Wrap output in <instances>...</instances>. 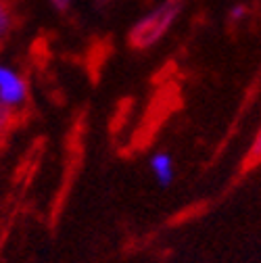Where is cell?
<instances>
[{
	"mask_svg": "<svg viewBox=\"0 0 261 263\" xmlns=\"http://www.w3.org/2000/svg\"><path fill=\"white\" fill-rule=\"evenodd\" d=\"M245 11H247V9H245L243 5H236V7H232V15H230V17H232V19H243V17H245Z\"/></svg>",
	"mask_w": 261,
	"mask_h": 263,
	"instance_id": "ba28073f",
	"label": "cell"
},
{
	"mask_svg": "<svg viewBox=\"0 0 261 263\" xmlns=\"http://www.w3.org/2000/svg\"><path fill=\"white\" fill-rule=\"evenodd\" d=\"M27 98V82L11 67L0 63V103L15 109L21 107Z\"/></svg>",
	"mask_w": 261,
	"mask_h": 263,
	"instance_id": "7a4b0ae2",
	"label": "cell"
},
{
	"mask_svg": "<svg viewBox=\"0 0 261 263\" xmlns=\"http://www.w3.org/2000/svg\"><path fill=\"white\" fill-rule=\"evenodd\" d=\"M11 117H13V109L7 107L5 103H0V136H3V132L9 127Z\"/></svg>",
	"mask_w": 261,
	"mask_h": 263,
	"instance_id": "8992f818",
	"label": "cell"
},
{
	"mask_svg": "<svg viewBox=\"0 0 261 263\" xmlns=\"http://www.w3.org/2000/svg\"><path fill=\"white\" fill-rule=\"evenodd\" d=\"M247 163L249 165H257V163H261V127L257 132V136L253 138V144H251L249 155H247Z\"/></svg>",
	"mask_w": 261,
	"mask_h": 263,
	"instance_id": "5b68a950",
	"label": "cell"
},
{
	"mask_svg": "<svg viewBox=\"0 0 261 263\" xmlns=\"http://www.w3.org/2000/svg\"><path fill=\"white\" fill-rule=\"evenodd\" d=\"M184 7V0H161V3L148 11L142 19H138L132 29H129V44L136 50H148L157 42L163 40V36L170 31V27L176 23Z\"/></svg>",
	"mask_w": 261,
	"mask_h": 263,
	"instance_id": "6da1fadb",
	"label": "cell"
},
{
	"mask_svg": "<svg viewBox=\"0 0 261 263\" xmlns=\"http://www.w3.org/2000/svg\"><path fill=\"white\" fill-rule=\"evenodd\" d=\"M11 13H9V7L5 0H0V42L7 38V34L11 31Z\"/></svg>",
	"mask_w": 261,
	"mask_h": 263,
	"instance_id": "277c9868",
	"label": "cell"
},
{
	"mask_svg": "<svg viewBox=\"0 0 261 263\" xmlns=\"http://www.w3.org/2000/svg\"><path fill=\"white\" fill-rule=\"evenodd\" d=\"M48 3L52 5V9H54V11H59V13H67L73 0H48Z\"/></svg>",
	"mask_w": 261,
	"mask_h": 263,
	"instance_id": "52a82bcc",
	"label": "cell"
},
{
	"mask_svg": "<svg viewBox=\"0 0 261 263\" xmlns=\"http://www.w3.org/2000/svg\"><path fill=\"white\" fill-rule=\"evenodd\" d=\"M151 170L161 186H167L174 180V163L167 153H157L151 159Z\"/></svg>",
	"mask_w": 261,
	"mask_h": 263,
	"instance_id": "3957f363",
	"label": "cell"
}]
</instances>
